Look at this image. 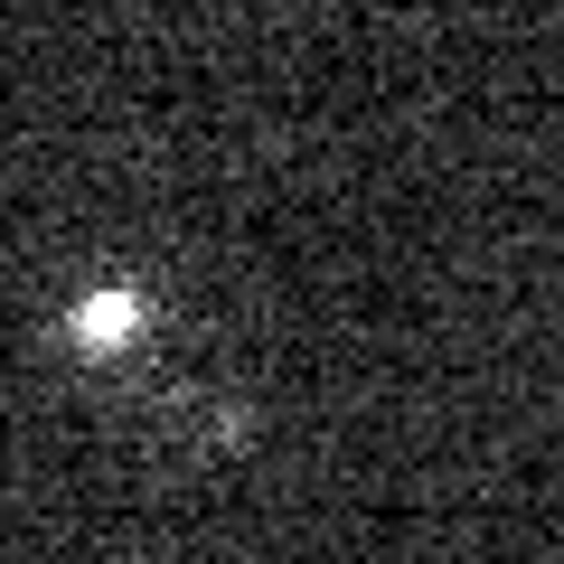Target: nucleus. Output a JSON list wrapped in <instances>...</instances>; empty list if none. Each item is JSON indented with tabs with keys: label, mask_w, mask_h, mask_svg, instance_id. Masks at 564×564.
Returning a JSON list of instances; mask_svg holds the SVG:
<instances>
[{
	"label": "nucleus",
	"mask_w": 564,
	"mask_h": 564,
	"mask_svg": "<svg viewBox=\"0 0 564 564\" xmlns=\"http://www.w3.org/2000/svg\"><path fill=\"white\" fill-rule=\"evenodd\" d=\"M141 329H151V302H141L132 282H95L85 302H66V348L76 358H122Z\"/></svg>",
	"instance_id": "nucleus-1"
}]
</instances>
